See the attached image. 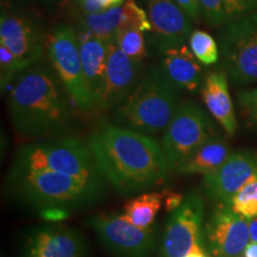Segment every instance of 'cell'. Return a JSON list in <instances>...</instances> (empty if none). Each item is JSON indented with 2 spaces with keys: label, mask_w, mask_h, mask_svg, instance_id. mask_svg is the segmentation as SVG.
I'll list each match as a JSON object with an SVG mask.
<instances>
[{
  "label": "cell",
  "mask_w": 257,
  "mask_h": 257,
  "mask_svg": "<svg viewBox=\"0 0 257 257\" xmlns=\"http://www.w3.org/2000/svg\"><path fill=\"white\" fill-rule=\"evenodd\" d=\"M87 142L102 174L121 197H134L165 185L172 167L162 146L148 135L102 124Z\"/></svg>",
  "instance_id": "6da1fadb"
},
{
  "label": "cell",
  "mask_w": 257,
  "mask_h": 257,
  "mask_svg": "<svg viewBox=\"0 0 257 257\" xmlns=\"http://www.w3.org/2000/svg\"><path fill=\"white\" fill-rule=\"evenodd\" d=\"M8 108L19 136L41 141L67 136L76 124V106L50 63L22 70L14 80Z\"/></svg>",
  "instance_id": "7a4b0ae2"
},
{
  "label": "cell",
  "mask_w": 257,
  "mask_h": 257,
  "mask_svg": "<svg viewBox=\"0 0 257 257\" xmlns=\"http://www.w3.org/2000/svg\"><path fill=\"white\" fill-rule=\"evenodd\" d=\"M6 188L15 200L40 212L44 219L59 220L104 198L106 185L49 169H14Z\"/></svg>",
  "instance_id": "3957f363"
},
{
  "label": "cell",
  "mask_w": 257,
  "mask_h": 257,
  "mask_svg": "<svg viewBox=\"0 0 257 257\" xmlns=\"http://www.w3.org/2000/svg\"><path fill=\"white\" fill-rule=\"evenodd\" d=\"M178 91L160 66L152 67L133 93L115 107L112 124L148 136L162 133L180 106Z\"/></svg>",
  "instance_id": "277c9868"
},
{
  "label": "cell",
  "mask_w": 257,
  "mask_h": 257,
  "mask_svg": "<svg viewBox=\"0 0 257 257\" xmlns=\"http://www.w3.org/2000/svg\"><path fill=\"white\" fill-rule=\"evenodd\" d=\"M11 168L49 169L102 185L107 181L87 141L69 135L21 147Z\"/></svg>",
  "instance_id": "5b68a950"
},
{
  "label": "cell",
  "mask_w": 257,
  "mask_h": 257,
  "mask_svg": "<svg viewBox=\"0 0 257 257\" xmlns=\"http://www.w3.org/2000/svg\"><path fill=\"white\" fill-rule=\"evenodd\" d=\"M47 55L74 105L85 113L95 112L94 100L86 82L76 30L60 24L47 36Z\"/></svg>",
  "instance_id": "8992f818"
},
{
  "label": "cell",
  "mask_w": 257,
  "mask_h": 257,
  "mask_svg": "<svg viewBox=\"0 0 257 257\" xmlns=\"http://www.w3.org/2000/svg\"><path fill=\"white\" fill-rule=\"evenodd\" d=\"M221 69L234 85L257 82V11L219 29Z\"/></svg>",
  "instance_id": "52a82bcc"
},
{
  "label": "cell",
  "mask_w": 257,
  "mask_h": 257,
  "mask_svg": "<svg viewBox=\"0 0 257 257\" xmlns=\"http://www.w3.org/2000/svg\"><path fill=\"white\" fill-rule=\"evenodd\" d=\"M217 134L213 121L204 108L193 102L180 105L163 131L161 142L173 172H178L199 147Z\"/></svg>",
  "instance_id": "ba28073f"
},
{
  "label": "cell",
  "mask_w": 257,
  "mask_h": 257,
  "mask_svg": "<svg viewBox=\"0 0 257 257\" xmlns=\"http://www.w3.org/2000/svg\"><path fill=\"white\" fill-rule=\"evenodd\" d=\"M86 223L96 233L105 249L115 257H152L155 250L154 230L131 224L123 214H95Z\"/></svg>",
  "instance_id": "9c48e42d"
},
{
  "label": "cell",
  "mask_w": 257,
  "mask_h": 257,
  "mask_svg": "<svg viewBox=\"0 0 257 257\" xmlns=\"http://www.w3.org/2000/svg\"><path fill=\"white\" fill-rule=\"evenodd\" d=\"M195 246H204V202L197 192H189L182 204L170 212L160 257H185Z\"/></svg>",
  "instance_id": "30bf717a"
},
{
  "label": "cell",
  "mask_w": 257,
  "mask_h": 257,
  "mask_svg": "<svg viewBox=\"0 0 257 257\" xmlns=\"http://www.w3.org/2000/svg\"><path fill=\"white\" fill-rule=\"evenodd\" d=\"M0 44L14 54L22 72L40 62L47 50V37L38 22L27 12L3 9Z\"/></svg>",
  "instance_id": "8fae6325"
},
{
  "label": "cell",
  "mask_w": 257,
  "mask_h": 257,
  "mask_svg": "<svg viewBox=\"0 0 257 257\" xmlns=\"http://www.w3.org/2000/svg\"><path fill=\"white\" fill-rule=\"evenodd\" d=\"M250 240L249 219L229 205L217 204L204 226V245L212 257H240Z\"/></svg>",
  "instance_id": "7c38bea8"
},
{
  "label": "cell",
  "mask_w": 257,
  "mask_h": 257,
  "mask_svg": "<svg viewBox=\"0 0 257 257\" xmlns=\"http://www.w3.org/2000/svg\"><path fill=\"white\" fill-rule=\"evenodd\" d=\"M21 251L22 257H89L82 233L64 225H43L29 230Z\"/></svg>",
  "instance_id": "4fadbf2b"
},
{
  "label": "cell",
  "mask_w": 257,
  "mask_h": 257,
  "mask_svg": "<svg viewBox=\"0 0 257 257\" xmlns=\"http://www.w3.org/2000/svg\"><path fill=\"white\" fill-rule=\"evenodd\" d=\"M257 175V153L237 150L231 153L216 172L204 176L206 194L217 204L231 205L234 195Z\"/></svg>",
  "instance_id": "5bb4252c"
},
{
  "label": "cell",
  "mask_w": 257,
  "mask_h": 257,
  "mask_svg": "<svg viewBox=\"0 0 257 257\" xmlns=\"http://www.w3.org/2000/svg\"><path fill=\"white\" fill-rule=\"evenodd\" d=\"M143 76L142 62L125 55L114 41L107 46L104 87L96 111H107L119 106L133 93Z\"/></svg>",
  "instance_id": "9a60e30c"
},
{
  "label": "cell",
  "mask_w": 257,
  "mask_h": 257,
  "mask_svg": "<svg viewBox=\"0 0 257 257\" xmlns=\"http://www.w3.org/2000/svg\"><path fill=\"white\" fill-rule=\"evenodd\" d=\"M150 22V44L160 53L184 46L192 34V19L173 0H146Z\"/></svg>",
  "instance_id": "2e32d148"
},
{
  "label": "cell",
  "mask_w": 257,
  "mask_h": 257,
  "mask_svg": "<svg viewBox=\"0 0 257 257\" xmlns=\"http://www.w3.org/2000/svg\"><path fill=\"white\" fill-rule=\"evenodd\" d=\"M160 68L165 78L176 89L195 92L204 83V72L189 47L179 46L161 53Z\"/></svg>",
  "instance_id": "e0dca14e"
},
{
  "label": "cell",
  "mask_w": 257,
  "mask_h": 257,
  "mask_svg": "<svg viewBox=\"0 0 257 257\" xmlns=\"http://www.w3.org/2000/svg\"><path fill=\"white\" fill-rule=\"evenodd\" d=\"M201 98L210 113L227 136L236 134L237 123L232 99L229 91V78L223 69L205 76L201 86Z\"/></svg>",
  "instance_id": "ac0fdd59"
},
{
  "label": "cell",
  "mask_w": 257,
  "mask_h": 257,
  "mask_svg": "<svg viewBox=\"0 0 257 257\" xmlns=\"http://www.w3.org/2000/svg\"><path fill=\"white\" fill-rule=\"evenodd\" d=\"M76 35H78L83 74H85L86 82L94 100L96 111V106H98L102 87H104L108 43L95 37L82 27L78 28Z\"/></svg>",
  "instance_id": "d6986e66"
},
{
  "label": "cell",
  "mask_w": 257,
  "mask_h": 257,
  "mask_svg": "<svg viewBox=\"0 0 257 257\" xmlns=\"http://www.w3.org/2000/svg\"><path fill=\"white\" fill-rule=\"evenodd\" d=\"M230 154L229 144L221 135L217 134L199 147L180 167L176 174H211L223 165Z\"/></svg>",
  "instance_id": "ffe728a7"
},
{
  "label": "cell",
  "mask_w": 257,
  "mask_h": 257,
  "mask_svg": "<svg viewBox=\"0 0 257 257\" xmlns=\"http://www.w3.org/2000/svg\"><path fill=\"white\" fill-rule=\"evenodd\" d=\"M201 18L213 28L237 21L257 11V0H199Z\"/></svg>",
  "instance_id": "44dd1931"
},
{
  "label": "cell",
  "mask_w": 257,
  "mask_h": 257,
  "mask_svg": "<svg viewBox=\"0 0 257 257\" xmlns=\"http://www.w3.org/2000/svg\"><path fill=\"white\" fill-rule=\"evenodd\" d=\"M169 189L162 192H146L125 202L123 216L138 227H150L165 201Z\"/></svg>",
  "instance_id": "7402d4cb"
},
{
  "label": "cell",
  "mask_w": 257,
  "mask_h": 257,
  "mask_svg": "<svg viewBox=\"0 0 257 257\" xmlns=\"http://www.w3.org/2000/svg\"><path fill=\"white\" fill-rule=\"evenodd\" d=\"M121 21L123 9L120 5L99 14L83 15L80 21V27L86 29L106 43H110L114 41L115 34L121 28Z\"/></svg>",
  "instance_id": "603a6c76"
},
{
  "label": "cell",
  "mask_w": 257,
  "mask_h": 257,
  "mask_svg": "<svg viewBox=\"0 0 257 257\" xmlns=\"http://www.w3.org/2000/svg\"><path fill=\"white\" fill-rule=\"evenodd\" d=\"M188 44L195 59L204 66H212L219 61V44L208 32L193 30L189 35Z\"/></svg>",
  "instance_id": "cb8c5ba5"
},
{
  "label": "cell",
  "mask_w": 257,
  "mask_h": 257,
  "mask_svg": "<svg viewBox=\"0 0 257 257\" xmlns=\"http://www.w3.org/2000/svg\"><path fill=\"white\" fill-rule=\"evenodd\" d=\"M114 42L125 55L137 62L147 57V46L144 31L137 28H123L117 31Z\"/></svg>",
  "instance_id": "d4e9b609"
},
{
  "label": "cell",
  "mask_w": 257,
  "mask_h": 257,
  "mask_svg": "<svg viewBox=\"0 0 257 257\" xmlns=\"http://www.w3.org/2000/svg\"><path fill=\"white\" fill-rule=\"evenodd\" d=\"M230 207L246 219H251L257 216V175L246 182L234 195Z\"/></svg>",
  "instance_id": "484cf974"
},
{
  "label": "cell",
  "mask_w": 257,
  "mask_h": 257,
  "mask_svg": "<svg viewBox=\"0 0 257 257\" xmlns=\"http://www.w3.org/2000/svg\"><path fill=\"white\" fill-rule=\"evenodd\" d=\"M121 9H123V21L120 29L137 28L144 32H150L152 27L148 14L136 4L135 0H125Z\"/></svg>",
  "instance_id": "4316f807"
},
{
  "label": "cell",
  "mask_w": 257,
  "mask_h": 257,
  "mask_svg": "<svg viewBox=\"0 0 257 257\" xmlns=\"http://www.w3.org/2000/svg\"><path fill=\"white\" fill-rule=\"evenodd\" d=\"M237 104L244 119L257 128V87L239 92Z\"/></svg>",
  "instance_id": "83f0119b"
},
{
  "label": "cell",
  "mask_w": 257,
  "mask_h": 257,
  "mask_svg": "<svg viewBox=\"0 0 257 257\" xmlns=\"http://www.w3.org/2000/svg\"><path fill=\"white\" fill-rule=\"evenodd\" d=\"M21 73L17 59L5 46L0 44V74H2V91L10 82L14 81L16 76Z\"/></svg>",
  "instance_id": "f1b7e54d"
},
{
  "label": "cell",
  "mask_w": 257,
  "mask_h": 257,
  "mask_svg": "<svg viewBox=\"0 0 257 257\" xmlns=\"http://www.w3.org/2000/svg\"><path fill=\"white\" fill-rule=\"evenodd\" d=\"M82 15H93L107 11L124 4L125 0H73Z\"/></svg>",
  "instance_id": "f546056e"
},
{
  "label": "cell",
  "mask_w": 257,
  "mask_h": 257,
  "mask_svg": "<svg viewBox=\"0 0 257 257\" xmlns=\"http://www.w3.org/2000/svg\"><path fill=\"white\" fill-rule=\"evenodd\" d=\"M180 8L185 11L192 21H198L201 17L200 12V3L199 0H173Z\"/></svg>",
  "instance_id": "4dcf8cb0"
},
{
  "label": "cell",
  "mask_w": 257,
  "mask_h": 257,
  "mask_svg": "<svg viewBox=\"0 0 257 257\" xmlns=\"http://www.w3.org/2000/svg\"><path fill=\"white\" fill-rule=\"evenodd\" d=\"M184 199H185V197L182 194H179V193H174V192L169 191V193L167 194V197L165 199L167 211L168 212L174 211L175 208H178L180 205L182 204Z\"/></svg>",
  "instance_id": "1f68e13d"
},
{
  "label": "cell",
  "mask_w": 257,
  "mask_h": 257,
  "mask_svg": "<svg viewBox=\"0 0 257 257\" xmlns=\"http://www.w3.org/2000/svg\"><path fill=\"white\" fill-rule=\"evenodd\" d=\"M249 233L250 240L253 243H257V216L249 219Z\"/></svg>",
  "instance_id": "d6a6232c"
},
{
  "label": "cell",
  "mask_w": 257,
  "mask_h": 257,
  "mask_svg": "<svg viewBox=\"0 0 257 257\" xmlns=\"http://www.w3.org/2000/svg\"><path fill=\"white\" fill-rule=\"evenodd\" d=\"M44 5L49 6V8H59V9H63L64 6H67L69 4L72 0H41Z\"/></svg>",
  "instance_id": "836d02e7"
},
{
  "label": "cell",
  "mask_w": 257,
  "mask_h": 257,
  "mask_svg": "<svg viewBox=\"0 0 257 257\" xmlns=\"http://www.w3.org/2000/svg\"><path fill=\"white\" fill-rule=\"evenodd\" d=\"M185 257H212L210 253L206 251L204 246H195L194 249L191 250Z\"/></svg>",
  "instance_id": "e575fe53"
},
{
  "label": "cell",
  "mask_w": 257,
  "mask_h": 257,
  "mask_svg": "<svg viewBox=\"0 0 257 257\" xmlns=\"http://www.w3.org/2000/svg\"><path fill=\"white\" fill-rule=\"evenodd\" d=\"M244 256L245 257H257V243H249L248 246L245 248L244 251Z\"/></svg>",
  "instance_id": "d590c367"
}]
</instances>
